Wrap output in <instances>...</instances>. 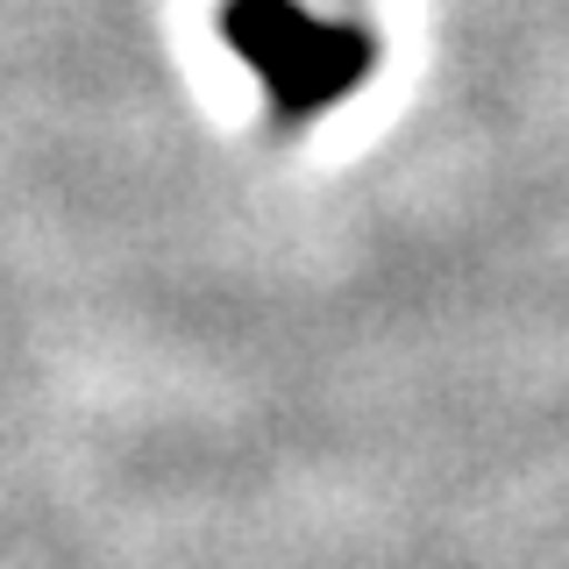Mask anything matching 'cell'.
<instances>
[{"label":"cell","instance_id":"obj_1","mask_svg":"<svg viewBox=\"0 0 569 569\" xmlns=\"http://www.w3.org/2000/svg\"><path fill=\"white\" fill-rule=\"evenodd\" d=\"M228 43L263 79V93L284 121H307L313 107L342 100L370 71V36L349 22H320L299 0H236L221 14Z\"/></svg>","mask_w":569,"mask_h":569}]
</instances>
